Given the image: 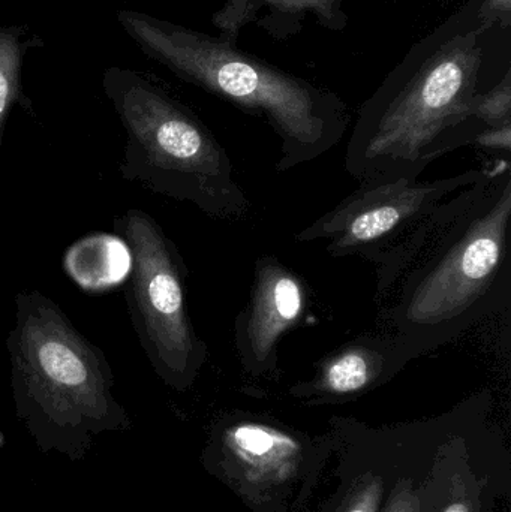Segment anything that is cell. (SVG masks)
<instances>
[{
  "label": "cell",
  "mask_w": 511,
  "mask_h": 512,
  "mask_svg": "<svg viewBox=\"0 0 511 512\" xmlns=\"http://www.w3.org/2000/svg\"><path fill=\"white\" fill-rule=\"evenodd\" d=\"M511 71V21L486 0H467L410 48L357 114L345 171L422 177L441 156L473 146L485 126L480 95Z\"/></svg>",
  "instance_id": "obj_1"
},
{
  "label": "cell",
  "mask_w": 511,
  "mask_h": 512,
  "mask_svg": "<svg viewBox=\"0 0 511 512\" xmlns=\"http://www.w3.org/2000/svg\"><path fill=\"white\" fill-rule=\"evenodd\" d=\"M511 168L500 161L405 268L378 322L416 360L500 312L511 294Z\"/></svg>",
  "instance_id": "obj_2"
},
{
  "label": "cell",
  "mask_w": 511,
  "mask_h": 512,
  "mask_svg": "<svg viewBox=\"0 0 511 512\" xmlns=\"http://www.w3.org/2000/svg\"><path fill=\"white\" fill-rule=\"evenodd\" d=\"M117 21L149 59L171 74L263 119L281 143L278 173L326 155L350 126L341 96L246 53L237 42L129 9L117 12Z\"/></svg>",
  "instance_id": "obj_3"
},
{
  "label": "cell",
  "mask_w": 511,
  "mask_h": 512,
  "mask_svg": "<svg viewBox=\"0 0 511 512\" xmlns=\"http://www.w3.org/2000/svg\"><path fill=\"white\" fill-rule=\"evenodd\" d=\"M6 346L15 414L42 448L75 459L93 436L131 426L114 397L113 370L102 349L41 291L15 295Z\"/></svg>",
  "instance_id": "obj_4"
},
{
  "label": "cell",
  "mask_w": 511,
  "mask_h": 512,
  "mask_svg": "<svg viewBox=\"0 0 511 512\" xmlns=\"http://www.w3.org/2000/svg\"><path fill=\"white\" fill-rule=\"evenodd\" d=\"M102 89L128 137L123 180L191 203L216 221L248 215L252 203L234 179L227 150L191 108L135 69H105Z\"/></svg>",
  "instance_id": "obj_5"
},
{
  "label": "cell",
  "mask_w": 511,
  "mask_h": 512,
  "mask_svg": "<svg viewBox=\"0 0 511 512\" xmlns=\"http://www.w3.org/2000/svg\"><path fill=\"white\" fill-rule=\"evenodd\" d=\"M488 168L422 180L407 174L371 177L294 236L297 243H324L336 258L360 256L377 267L375 304L384 303L396 280L432 237L470 200Z\"/></svg>",
  "instance_id": "obj_6"
},
{
  "label": "cell",
  "mask_w": 511,
  "mask_h": 512,
  "mask_svg": "<svg viewBox=\"0 0 511 512\" xmlns=\"http://www.w3.org/2000/svg\"><path fill=\"white\" fill-rule=\"evenodd\" d=\"M335 445L330 430L312 436L270 415L231 411L210 426L203 465L252 512H303Z\"/></svg>",
  "instance_id": "obj_7"
},
{
  "label": "cell",
  "mask_w": 511,
  "mask_h": 512,
  "mask_svg": "<svg viewBox=\"0 0 511 512\" xmlns=\"http://www.w3.org/2000/svg\"><path fill=\"white\" fill-rule=\"evenodd\" d=\"M113 228L131 251L125 298L144 355L167 387L189 390L206 364L209 348L189 316L185 259L143 210H126L114 219Z\"/></svg>",
  "instance_id": "obj_8"
},
{
  "label": "cell",
  "mask_w": 511,
  "mask_h": 512,
  "mask_svg": "<svg viewBox=\"0 0 511 512\" xmlns=\"http://www.w3.org/2000/svg\"><path fill=\"white\" fill-rule=\"evenodd\" d=\"M492 400L485 388L450 409L423 478L422 512H492L509 498L510 454L489 420Z\"/></svg>",
  "instance_id": "obj_9"
},
{
  "label": "cell",
  "mask_w": 511,
  "mask_h": 512,
  "mask_svg": "<svg viewBox=\"0 0 511 512\" xmlns=\"http://www.w3.org/2000/svg\"><path fill=\"white\" fill-rule=\"evenodd\" d=\"M309 306L305 280L275 255L258 256L248 303L234 321V345L243 370L254 378L278 372V346Z\"/></svg>",
  "instance_id": "obj_10"
},
{
  "label": "cell",
  "mask_w": 511,
  "mask_h": 512,
  "mask_svg": "<svg viewBox=\"0 0 511 512\" xmlns=\"http://www.w3.org/2000/svg\"><path fill=\"white\" fill-rule=\"evenodd\" d=\"M330 432L336 442L338 486L317 512H380L401 456V424L372 427L333 417Z\"/></svg>",
  "instance_id": "obj_11"
},
{
  "label": "cell",
  "mask_w": 511,
  "mask_h": 512,
  "mask_svg": "<svg viewBox=\"0 0 511 512\" xmlns=\"http://www.w3.org/2000/svg\"><path fill=\"white\" fill-rule=\"evenodd\" d=\"M413 360L395 334H362L321 358L314 375L291 385L288 393L306 406L354 402L392 381Z\"/></svg>",
  "instance_id": "obj_12"
},
{
  "label": "cell",
  "mask_w": 511,
  "mask_h": 512,
  "mask_svg": "<svg viewBox=\"0 0 511 512\" xmlns=\"http://www.w3.org/2000/svg\"><path fill=\"white\" fill-rule=\"evenodd\" d=\"M308 15L332 32L348 26L344 0H225L212 23L219 36L230 42L239 41L243 27L252 23L272 38L287 39L303 29Z\"/></svg>",
  "instance_id": "obj_13"
},
{
  "label": "cell",
  "mask_w": 511,
  "mask_h": 512,
  "mask_svg": "<svg viewBox=\"0 0 511 512\" xmlns=\"http://www.w3.org/2000/svg\"><path fill=\"white\" fill-rule=\"evenodd\" d=\"M447 420L449 411L438 417L401 424V456L380 512H422L423 478Z\"/></svg>",
  "instance_id": "obj_14"
},
{
  "label": "cell",
  "mask_w": 511,
  "mask_h": 512,
  "mask_svg": "<svg viewBox=\"0 0 511 512\" xmlns=\"http://www.w3.org/2000/svg\"><path fill=\"white\" fill-rule=\"evenodd\" d=\"M132 258L128 245L110 234H90L75 242L63 258V268L83 291L102 294L126 282Z\"/></svg>",
  "instance_id": "obj_15"
},
{
  "label": "cell",
  "mask_w": 511,
  "mask_h": 512,
  "mask_svg": "<svg viewBox=\"0 0 511 512\" xmlns=\"http://www.w3.org/2000/svg\"><path fill=\"white\" fill-rule=\"evenodd\" d=\"M44 41L27 24L0 26V150L5 137L6 120L14 105L33 113V104L23 90V65L27 53L42 47Z\"/></svg>",
  "instance_id": "obj_16"
},
{
  "label": "cell",
  "mask_w": 511,
  "mask_h": 512,
  "mask_svg": "<svg viewBox=\"0 0 511 512\" xmlns=\"http://www.w3.org/2000/svg\"><path fill=\"white\" fill-rule=\"evenodd\" d=\"M474 117L485 128L511 126V71L477 99Z\"/></svg>",
  "instance_id": "obj_17"
},
{
  "label": "cell",
  "mask_w": 511,
  "mask_h": 512,
  "mask_svg": "<svg viewBox=\"0 0 511 512\" xmlns=\"http://www.w3.org/2000/svg\"><path fill=\"white\" fill-rule=\"evenodd\" d=\"M473 146L485 150H494V152H506L509 155L511 150V126L482 129L474 138Z\"/></svg>",
  "instance_id": "obj_18"
},
{
  "label": "cell",
  "mask_w": 511,
  "mask_h": 512,
  "mask_svg": "<svg viewBox=\"0 0 511 512\" xmlns=\"http://www.w3.org/2000/svg\"><path fill=\"white\" fill-rule=\"evenodd\" d=\"M3 445H5V435H3L2 432H0V448H2Z\"/></svg>",
  "instance_id": "obj_19"
}]
</instances>
